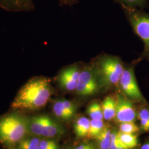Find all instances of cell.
<instances>
[{"mask_svg":"<svg viewBox=\"0 0 149 149\" xmlns=\"http://www.w3.org/2000/svg\"><path fill=\"white\" fill-rule=\"evenodd\" d=\"M28 128L30 134L41 139H58L65 133L61 123L47 114L28 116Z\"/></svg>","mask_w":149,"mask_h":149,"instance_id":"obj_5","label":"cell"},{"mask_svg":"<svg viewBox=\"0 0 149 149\" xmlns=\"http://www.w3.org/2000/svg\"><path fill=\"white\" fill-rule=\"evenodd\" d=\"M104 124L102 120L91 119L90 120V127L87 136L90 138H96L101 132Z\"/></svg>","mask_w":149,"mask_h":149,"instance_id":"obj_20","label":"cell"},{"mask_svg":"<svg viewBox=\"0 0 149 149\" xmlns=\"http://www.w3.org/2000/svg\"><path fill=\"white\" fill-rule=\"evenodd\" d=\"M74 93L81 99L89 98L102 93L100 82L90 62L85 64Z\"/></svg>","mask_w":149,"mask_h":149,"instance_id":"obj_7","label":"cell"},{"mask_svg":"<svg viewBox=\"0 0 149 149\" xmlns=\"http://www.w3.org/2000/svg\"><path fill=\"white\" fill-rule=\"evenodd\" d=\"M114 2L120 5L138 8L141 10L149 7L148 0H112Z\"/></svg>","mask_w":149,"mask_h":149,"instance_id":"obj_19","label":"cell"},{"mask_svg":"<svg viewBox=\"0 0 149 149\" xmlns=\"http://www.w3.org/2000/svg\"><path fill=\"white\" fill-rule=\"evenodd\" d=\"M90 62L100 82L102 93L113 89L117 91L124 67V63L121 58L102 53L93 58Z\"/></svg>","mask_w":149,"mask_h":149,"instance_id":"obj_2","label":"cell"},{"mask_svg":"<svg viewBox=\"0 0 149 149\" xmlns=\"http://www.w3.org/2000/svg\"><path fill=\"white\" fill-rule=\"evenodd\" d=\"M29 134L28 116L12 110L0 117V144L5 149H13Z\"/></svg>","mask_w":149,"mask_h":149,"instance_id":"obj_3","label":"cell"},{"mask_svg":"<svg viewBox=\"0 0 149 149\" xmlns=\"http://www.w3.org/2000/svg\"><path fill=\"white\" fill-rule=\"evenodd\" d=\"M110 149H119V141L117 138V133L116 132H112V140Z\"/></svg>","mask_w":149,"mask_h":149,"instance_id":"obj_23","label":"cell"},{"mask_svg":"<svg viewBox=\"0 0 149 149\" xmlns=\"http://www.w3.org/2000/svg\"><path fill=\"white\" fill-rule=\"evenodd\" d=\"M38 149H61L57 139H42Z\"/></svg>","mask_w":149,"mask_h":149,"instance_id":"obj_21","label":"cell"},{"mask_svg":"<svg viewBox=\"0 0 149 149\" xmlns=\"http://www.w3.org/2000/svg\"><path fill=\"white\" fill-rule=\"evenodd\" d=\"M51 109L54 117L60 122H69L74 117L65 106L63 98H55L52 100Z\"/></svg>","mask_w":149,"mask_h":149,"instance_id":"obj_11","label":"cell"},{"mask_svg":"<svg viewBox=\"0 0 149 149\" xmlns=\"http://www.w3.org/2000/svg\"><path fill=\"white\" fill-rule=\"evenodd\" d=\"M54 92L50 78L33 77L18 91L11 103V109L23 113L37 112L47 105Z\"/></svg>","mask_w":149,"mask_h":149,"instance_id":"obj_1","label":"cell"},{"mask_svg":"<svg viewBox=\"0 0 149 149\" xmlns=\"http://www.w3.org/2000/svg\"><path fill=\"white\" fill-rule=\"evenodd\" d=\"M140 61L141 60L138 58L132 61L130 63H124V70L119 80L117 91L135 103L146 102L139 87L135 74V68Z\"/></svg>","mask_w":149,"mask_h":149,"instance_id":"obj_6","label":"cell"},{"mask_svg":"<svg viewBox=\"0 0 149 149\" xmlns=\"http://www.w3.org/2000/svg\"><path fill=\"white\" fill-rule=\"evenodd\" d=\"M85 63L76 62L61 69L54 77L59 89L64 93H74L81 71Z\"/></svg>","mask_w":149,"mask_h":149,"instance_id":"obj_8","label":"cell"},{"mask_svg":"<svg viewBox=\"0 0 149 149\" xmlns=\"http://www.w3.org/2000/svg\"><path fill=\"white\" fill-rule=\"evenodd\" d=\"M86 113L92 119L103 120L104 119L101 103L97 101L91 102L88 104Z\"/></svg>","mask_w":149,"mask_h":149,"instance_id":"obj_17","label":"cell"},{"mask_svg":"<svg viewBox=\"0 0 149 149\" xmlns=\"http://www.w3.org/2000/svg\"><path fill=\"white\" fill-rule=\"evenodd\" d=\"M141 149H149V141L144 144L141 148Z\"/></svg>","mask_w":149,"mask_h":149,"instance_id":"obj_25","label":"cell"},{"mask_svg":"<svg viewBox=\"0 0 149 149\" xmlns=\"http://www.w3.org/2000/svg\"><path fill=\"white\" fill-rule=\"evenodd\" d=\"M41 139L29 134L17 144L13 149H38Z\"/></svg>","mask_w":149,"mask_h":149,"instance_id":"obj_15","label":"cell"},{"mask_svg":"<svg viewBox=\"0 0 149 149\" xmlns=\"http://www.w3.org/2000/svg\"><path fill=\"white\" fill-rule=\"evenodd\" d=\"M65 149H71V148H68H68H65Z\"/></svg>","mask_w":149,"mask_h":149,"instance_id":"obj_26","label":"cell"},{"mask_svg":"<svg viewBox=\"0 0 149 149\" xmlns=\"http://www.w3.org/2000/svg\"><path fill=\"white\" fill-rule=\"evenodd\" d=\"M134 33L144 43L139 59L149 61V13L138 8L120 5Z\"/></svg>","mask_w":149,"mask_h":149,"instance_id":"obj_4","label":"cell"},{"mask_svg":"<svg viewBox=\"0 0 149 149\" xmlns=\"http://www.w3.org/2000/svg\"><path fill=\"white\" fill-rule=\"evenodd\" d=\"M117 138L128 149H133L138 145L137 136L134 134L124 133L119 132L117 133Z\"/></svg>","mask_w":149,"mask_h":149,"instance_id":"obj_18","label":"cell"},{"mask_svg":"<svg viewBox=\"0 0 149 149\" xmlns=\"http://www.w3.org/2000/svg\"><path fill=\"white\" fill-rule=\"evenodd\" d=\"M141 104L138 113L140 128L143 131L149 132V106L146 102L141 103Z\"/></svg>","mask_w":149,"mask_h":149,"instance_id":"obj_16","label":"cell"},{"mask_svg":"<svg viewBox=\"0 0 149 149\" xmlns=\"http://www.w3.org/2000/svg\"><path fill=\"white\" fill-rule=\"evenodd\" d=\"M103 118L106 120L114 119L117 111V95L116 93L107 96L101 103Z\"/></svg>","mask_w":149,"mask_h":149,"instance_id":"obj_12","label":"cell"},{"mask_svg":"<svg viewBox=\"0 0 149 149\" xmlns=\"http://www.w3.org/2000/svg\"><path fill=\"white\" fill-rule=\"evenodd\" d=\"M120 132L124 133L134 134L139 132L138 127L134 122H125L120 123Z\"/></svg>","mask_w":149,"mask_h":149,"instance_id":"obj_22","label":"cell"},{"mask_svg":"<svg viewBox=\"0 0 149 149\" xmlns=\"http://www.w3.org/2000/svg\"><path fill=\"white\" fill-rule=\"evenodd\" d=\"M116 95L117 111L115 120L119 123L134 122L138 116L135 103L129 100L119 91H117Z\"/></svg>","mask_w":149,"mask_h":149,"instance_id":"obj_9","label":"cell"},{"mask_svg":"<svg viewBox=\"0 0 149 149\" xmlns=\"http://www.w3.org/2000/svg\"><path fill=\"white\" fill-rule=\"evenodd\" d=\"M90 127V120L85 117L78 118L74 123V132L77 137L84 138L87 136Z\"/></svg>","mask_w":149,"mask_h":149,"instance_id":"obj_13","label":"cell"},{"mask_svg":"<svg viewBox=\"0 0 149 149\" xmlns=\"http://www.w3.org/2000/svg\"><path fill=\"white\" fill-rule=\"evenodd\" d=\"M112 132L109 127L104 126L101 132L95 139L100 149H110Z\"/></svg>","mask_w":149,"mask_h":149,"instance_id":"obj_14","label":"cell"},{"mask_svg":"<svg viewBox=\"0 0 149 149\" xmlns=\"http://www.w3.org/2000/svg\"><path fill=\"white\" fill-rule=\"evenodd\" d=\"M60 6L75 5L80 0H58ZM0 7L6 11L25 12L34 10L33 0H0Z\"/></svg>","mask_w":149,"mask_h":149,"instance_id":"obj_10","label":"cell"},{"mask_svg":"<svg viewBox=\"0 0 149 149\" xmlns=\"http://www.w3.org/2000/svg\"><path fill=\"white\" fill-rule=\"evenodd\" d=\"M74 149H96V148L93 144L88 143L81 144Z\"/></svg>","mask_w":149,"mask_h":149,"instance_id":"obj_24","label":"cell"}]
</instances>
